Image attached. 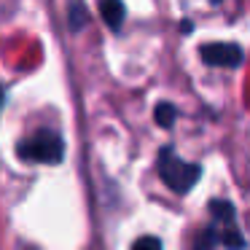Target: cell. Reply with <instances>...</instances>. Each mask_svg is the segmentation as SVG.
Segmentation results:
<instances>
[{"mask_svg":"<svg viewBox=\"0 0 250 250\" xmlns=\"http://www.w3.org/2000/svg\"><path fill=\"white\" fill-rule=\"evenodd\" d=\"M199 54L202 62L210 67H239L245 62V51L239 43H205Z\"/></svg>","mask_w":250,"mask_h":250,"instance_id":"cell-3","label":"cell"},{"mask_svg":"<svg viewBox=\"0 0 250 250\" xmlns=\"http://www.w3.org/2000/svg\"><path fill=\"white\" fill-rule=\"evenodd\" d=\"M210 215H212V221L221 223V226H237V210H234V205L226 199H212L210 202Z\"/></svg>","mask_w":250,"mask_h":250,"instance_id":"cell-5","label":"cell"},{"mask_svg":"<svg viewBox=\"0 0 250 250\" xmlns=\"http://www.w3.org/2000/svg\"><path fill=\"white\" fill-rule=\"evenodd\" d=\"M143 248H153V250H159V248H162V239H156V237L135 239V250H143Z\"/></svg>","mask_w":250,"mask_h":250,"instance_id":"cell-9","label":"cell"},{"mask_svg":"<svg viewBox=\"0 0 250 250\" xmlns=\"http://www.w3.org/2000/svg\"><path fill=\"white\" fill-rule=\"evenodd\" d=\"M100 17L105 19V24H108L113 33H121L124 19H126V8H124L121 0H100Z\"/></svg>","mask_w":250,"mask_h":250,"instance_id":"cell-4","label":"cell"},{"mask_svg":"<svg viewBox=\"0 0 250 250\" xmlns=\"http://www.w3.org/2000/svg\"><path fill=\"white\" fill-rule=\"evenodd\" d=\"M194 245H196V250H210V248H215V245H218V229H215V223L202 229Z\"/></svg>","mask_w":250,"mask_h":250,"instance_id":"cell-8","label":"cell"},{"mask_svg":"<svg viewBox=\"0 0 250 250\" xmlns=\"http://www.w3.org/2000/svg\"><path fill=\"white\" fill-rule=\"evenodd\" d=\"M153 119H156L159 126H164V129H169V126L175 124V119H178V108H175L172 103H159L156 110H153Z\"/></svg>","mask_w":250,"mask_h":250,"instance_id":"cell-7","label":"cell"},{"mask_svg":"<svg viewBox=\"0 0 250 250\" xmlns=\"http://www.w3.org/2000/svg\"><path fill=\"white\" fill-rule=\"evenodd\" d=\"M3 105H6V89L0 86V110H3Z\"/></svg>","mask_w":250,"mask_h":250,"instance_id":"cell-10","label":"cell"},{"mask_svg":"<svg viewBox=\"0 0 250 250\" xmlns=\"http://www.w3.org/2000/svg\"><path fill=\"white\" fill-rule=\"evenodd\" d=\"M86 24H89L86 6H83L81 0H70V6H67V27H70V33L78 35Z\"/></svg>","mask_w":250,"mask_h":250,"instance_id":"cell-6","label":"cell"},{"mask_svg":"<svg viewBox=\"0 0 250 250\" xmlns=\"http://www.w3.org/2000/svg\"><path fill=\"white\" fill-rule=\"evenodd\" d=\"M180 30H183V33H191V30H194V24H191V22H183V24H180Z\"/></svg>","mask_w":250,"mask_h":250,"instance_id":"cell-11","label":"cell"},{"mask_svg":"<svg viewBox=\"0 0 250 250\" xmlns=\"http://www.w3.org/2000/svg\"><path fill=\"white\" fill-rule=\"evenodd\" d=\"M19 159L38 164H60L65 159V140L54 129H38L33 137L19 143Z\"/></svg>","mask_w":250,"mask_h":250,"instance_id":"cell-2","label":"cell"},{"mask_svg":"<svg viewBox=\"0 0 250 250\" xmlns=\"http://www.w3.org/2000/svg\"><path fill=\"white\" fill-rule=\"evenodd\" d=\"M156 169L159 178L167 183L169 191L175 194H188L196 186V180L202 178V167L194 162H183V159L175 153V148H162L156 156Z\"/></svg>","mask_w":250,"mask_h":250,"instance_id":"cell-1","label":"cell"}]
</instances>
